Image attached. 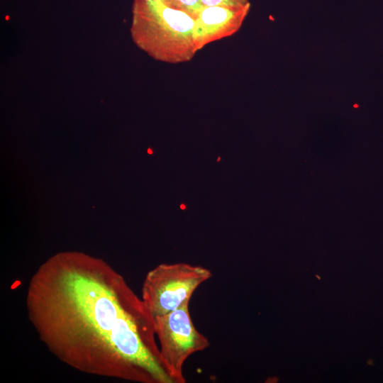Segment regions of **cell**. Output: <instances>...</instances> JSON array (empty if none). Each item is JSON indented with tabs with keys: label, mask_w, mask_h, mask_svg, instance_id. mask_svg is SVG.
Wrapping results in <instances>:
<instances>
[{
	"label": "cell",
	"mask_w": 383,
	"mask_h": 383,
	"mask_svg": "<svg viewBox=\"0 0 383 383\" xmlns=\"http://www.w3.org/2000/svg\"><path fill=\"white\" fill-rule=\"evenodd\" d=\"M249 6L250 4L241 7L204 6L194 18V38L197 51L237 32Z\"/></svg>",
	"instance_id": "obj_5"
},
{
	"label": "cell",
	"mask_w": 383,
	"mask_h": 383,
	"mask_svg": "<svg viewBox=\"0 0 383 383\" xmlns=\"http://www.w3.org/2000/svg\"><path fill=\"white\" fill-rule=\"evenodd\" d=\"M26 305L41 342L89 374L174 383L156 342L155 318L124 277L101 258L58 252L30 277Z\"/></svg>",
	"instance_id": "obj_1"
},
{
	"label": "cell",
	"mask_w": 383,
	"mask_h": 383,
	"mask_svg": "<svg viewBox=\"0 0 383 383\" xmlns=\"http://www.w3.org/2000/svg\"><path fill=\"white\" fill-rule=\"evenodd\" d=\"M211 276V272L201 266L160 264L146 274L141 299L154 318L161 316L189 301L194 291Z\"/></svg>",
	"instance_id": "obj_3"
},
{
	"label": "cell",
	"mask_w": 383,
	"mask_h": 383,
	"mask_svg": "<svg viewBox=\"0 0 383 383\" xmlns=\"http://www.w3.org/2000/svg\"><path fill=\"white\" fill-rule=\"evenodd\" d=\"M174 9L186 11L194 18L204 6L201 0H172Z\"/></svg>",
	"instance_id": "obj_6"
},
{
	"label": "cell",
	"mask_w": 383,
	"mask_h": 383,
	"mask_svg": "<svg viewBox=\"0 0 383 383\" xmlns=\"http://www.w3.org/2000/svg\"><path fill=\"white\" fill-rule=\"evenodd\" d=\"M189 301L172 312L155 318V328L162 360L174 383H184L183 366L192 354L204 350L209 339L194 326Z\"/></svg>",
	"instance_id": "obj_4"
},
{
	"label": "cell",
	"mask_w": 383,
	"mask_h": 383,
	"mask_svg": "<svg viewBox=\"0 0 383 383\" xmlns=\"http://www.w3.org/2000/svg\"><path fill=\"white\" fill-rule=\"evenodd\" d=\"M154 1H161L163 3L166 4L167 5H168L169 6L174 8L172 0H154Z\"/></svg>",
	"instance_id": "obj_8"
},
{
	"label": "cell",
	"mask_w": 383,
	"mask_h": 383,
	"mask_svg": "<svg viewBox=\"0 0 383 383\" xmlns=\"http://www.w3.org/2000/svg\"><path fill=\"white\" fill-rule=\"evenodd\" d=\"M194 18L161 1L134 0L131 33L138 48L168 63L189 61L197 52Z\"/></svg>",
	"instance_id": "obj_2"
},
{
	"label": "cell",
	"mask_w": 383,
	"mask_h": 383,
	"mask_svg": "<svg viewBox=\"0 0 383 383\" xmlns=\"http://www.w3.org/2000/svg\"><path fill=\"white\" fill-rule=\"evenodd\" d=\"M206 6H222L228 7H241L250 4L248 0H201Z\"/></svg>",
	"instance_id": "obj_7"
}]
</instances>
